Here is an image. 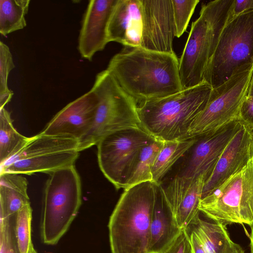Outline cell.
Instances as JSON below:
<instances>
[{
    "mask_svg": "<svg viewBox=\"0 0 253 253\" xmlns=\"http://www.w3.org/2000/svg\"><path fill=\"white\" fill-rule=\"evenodd\" d=\"M175 53L125 46L106 70L137 103L163 98L183 90Z\"/></svg>",
    "mask_w": 253,
    "mask_h": 253,
    "instance_id": "1",
    "label": "cell"
},
{
    "mask_svg": "<svg viewBox=\"0 0 253 253\" xmlns=\"http://www.w3.org/2000/svg\"><path fill=\"white\" fill-rule=\"evenodd\" d=\"M159 185L149 181L125 189L109 220L112 253H147Z\"/></svg>",
    "mask_w": 253,
    "mask_h": 253,
    "instance_id": "2",
    "label": "cell"
},
{
    "mask_svg": "<svg viewBox=\"0 0 253 253\" xmlns=\"http://www.w3.org/2000/svg\"><path fill=\"white\" fill-rule=\"evenodd\" d=\"M212 89L204 82L174 94L137 104L141 128L163 141L186 139L192 124L207 105Z\"/></svg>",
    "mask_w": 253,
    "mask_h": 253,
    "instance_id": "3",
    "label": "cell"
},
{
    "mask_svg": "<svg viewBox=\"0 0 253 253\" xmlns=\"http://www.w3.org/2000/svg\"><path fill=\"white\" fill-rule=\"evenodd\" d=\"M234 0H215L202 5L179 60L183 90L204 82L206 70L228 21Z\"/></svg>",
    "mask_w": 253,
    "mask_h": 253,
    "instance_id": "4",
    "label": "cell"
},
{
    "mask_svg": "<svg viewBox=\"0 0 253 253\" xmlns=\"http://www.w3.org/2000/svg\"><path fill=\"white\" fill-rule=\"evenodd\" d=\"M81 188L74 165L49 174L43 191L40 224L43 244L55 245L67 232L82 204Z\"/></svg>",
    "mask_w": 253,
    "mask_h": 253,
    "instance_id": "5",
    "label": "cell"
},
{
    "mask_svg": "<svg viewBox=\"0 0 253 253\" xmlns=\"http://www.w3.org/2000/svg\"><path fill=\"white\" fill-rule=\"evenodd\" d=\"M91 89L97 97L98 104L90 129L78 140L80 152L97 145L111 133L142 128L137 103L106 69L97 74Z\"/></svg>",
    "mask_w": 253,
    "mask_h": 253,
    "instance_id": "6",
    "label": "cell"
},
{
    "mask_svg": "<svg viewBox=\"0 0 253 253\" xmlns=\"http://www.w3.org/2000/svg\"><path fill=\"white\" fill-rule=\"evenodd\" d=\"M253 64V10L229 20L221 34L204 82L212 88Z\"/></svg>",
    "mask_w": 253,
    "mask_h": 253,
    "instance_id": "7",
    "label": "cell"
},
{
    "mask_svg": "<svg viewBox=\"0 0 253 253\" xmlns=\"http://www.w3.org/2000/svg\"><path fill=\"white\" fill-rule=\"evenodd\" d=\"M200 212L226 226L253 224V157L241 170L201 199Z\"/></svg>",
    "mask_w": 253,
    "mask_h": 253,
    "instance_id": "8",
    "label": "cell"
},
{
    "mask_svg": "<svg viewBox=\"0 0 253 253\" xmlns=\"http://www.w3.org/2000/svg\"><path fill=\"white\" fill-rule=\"evenodd\" d=\"M79 153L77 140L40 133L29 137L20 151L0 165V172L49 174L74 165Z\"/></svg>",
    "mask_w": 253,
    "mask_h": 253,
    "instance_id": "9",
    "label": "cell"
},
{
    "mask_svg": "<svg viewBox=\"0 0 253 253\" xmlns=\"http://www.w3.org/2000/svg\"><path fill=\"white\" fill-rule=\"evenodd\" d=\"M253 64L212 88L208 103L192 124L186 139L199 137L239 120L247 96Z\"/></svg>",
    "mask_w": 253,
    "mask_h": 253,
    "instance_id": "10",
    "label": "cell"
},
{
    "mask_svg": "<svg viewBox=\"0 0 253 253\" xmlns=\"http://www.w3.org/2000/svg\"><path fill=\"white\" fill-rule=\"evenodd\" d=\"M154 137L142 128L117 131L97 144L100 169L117 189L126 188L141 148Z\"/></svg>",
    "mask_w": 253,
    "mask_h": 253,
    "instance_id": "11",
    "label": "cell"
},
{
    "mask_svg": "<svg viewBox=\"0 0 253 253\" xmlns=\"http://www.w3.org/2000/svg\"><path fill=\"white\" fill-rule=\"evenodd\" d=\"M242 125L240 120H234L217 130L196 137L189 150V157L176 175L192 178L204 175L207 180L225 148Z\"/></svg>",
    "mask_w": 253,
    "mask_h": 253,
    "instance_id": "12",
    "label": "cell"
},
{
    "mask_svg": "<svg viewBox=\"0 0 253 253\" xmlns=\"http://www.w3.org/2000/svg\"><path fill=\"white\" fill-rule=\"evenodd\" d=\"M143 31L140 47L160 52L175 53V27L171 0H141Z\"/></svg>",
    "mask_w": 253,
    "mask_h": 253,
    "instance_id": "13",
    "label": "cell"
},
{
    "mask_svg": "<svg viewBox=\"0 0 253 253\" xmlns=\"http://www.w3.org/2000/svg\"><path fill=\"white\" fill-rule=\"evenodd\" d=\"M97 104V97L90 89L59 111L40 133L78 141L90 129Z\"/></svg>",
    "mask_w": 253,
    "mask_h": 253,
    "instance_id": "14",
    "label": "cell"
},
{
    "mask_svg": "<svg viewBox=\"0 0 253 253\" xmlns=\"http://www.w3.org/2000/svg\"><path fill=\"white\" fill-rule=\"evenodd\" d=\"M206 181L204 175L194 179L176 175L166 185L159 184L160 193L181 229H187L200 215Z\"/></svg>",
    "mask_w": 253,
    "mask_h": 253,
    "instance_id": "15",
    "label": "cell"
},
{
    "mask_svg": "<svg viewBox=\"0 0 253 253\" xmlns=\"http://www.w3.org/2000/svg\"><path fill=\"white\" fill-rule=\"evenodd\" d=\"M118 0H89L84 13L78 41L81 56L91 61L109 42L108 27Z\"/></svg>",
    "mask_w": 253,
    "mask_h": 253,
    "instance_id": "16",
    "label": "cell"
},
{
    "mask_svg": "<svg viewBox=\"0 0 253 253\" xmlns=\"http://www.w3.org/2000/svg\"><path fill=\"white\" fill-rule=\"evenodd\" d=\"M253 129L242 124L218 160L211 176L206 181L201 199L243 169L251 156Z\"/></svg>",
    "mask_w": 253,
    "mask_h": 253,
    "instance_id": "17",
    "label": "cell"
},
{
    "mask_svg": "<svg viewBox=\"0 0 253 253\" xmlns=\"http://www.w3.org/2000/svg\"><path fill=\"white\" fill-rule=\"evenodd\" d=\"M143 31L141 0H118L108 27L109 42L125 46L140 47Z\"/></svg>",
    "mask_w": 253,
    "mask_h": 253,
    "instance_id": "18",
    "label": "cell"
},
{
    "mask_svg": "<svg viewBox=\"0 0 253 253\" xmlns=\"http://www.w3.org/2000/svg\"><path fill=\"white\" fill-rule=\"evenodd\" d=\"M159 190L151 223L147 253H162L182 230Z\"/></svg>",
    "mask_w": 253,
    "mask_h": 253,
    "instance_id": "19",
    "label": "cell"
},
{
    "mask_svg": "<svg viewBox=\"0 0 253 253\" xmlns=\"http://www.w3.org/2000/svg\"><path fill=\"white\" fill-rule=\"evenodd\" d=\"M28 184L21 174L0 173V220L11 218L30 205Z\"/></svg>",
    "mask_w": 253,
    "mask_h": 253,
    "instance_id": "20",
    "label": "cell"
},
{
    "mask_svg": "<svg viewBox=\"0 0 253 253\" xmlns=\"http://www.w3.org/2000/svg\"><path fill=\"white\" fill-rule=\"evenodd\" d=\"M187 229L195 233L207 253H244L221 223L204 220L199 215Z\"/></svg>",
    "mask_w": 253,
    "mask_h": 253,
    "instance_id": "21",
    "label": "cell"
},
{
    "mask_svg": "<svg viewBox=\"0 0 253 253\" xmlns=\"http://www.w3.org/2000/svg\"><path fill=\"white\" fill-rule=\"evenodd\" d=\"M196 137L164 141L152 170V181L161 184L162 180L176 162L190 149Z\"/></svg>",
    "mask_w": 253,
    "mask_h": 253,
    "instance_id": "22",
    "label": "cell"
},
{
    "mask_svg": "<svg viewBox=\"0 0 253 253\" xmlns=\"http://www.w3.org/2000/svg\"><path fill=\"white\" fill-rule=\"evenodd\" d=\"M29 139L14 128L10 113L4 107L0 109V165L20 151Z\"/></svg>",
    "mask_w": 253,
    "mask_h": 253,
    "instance_id": "23",
    "label": "cell"
},
{
    "mask_svg": "<svg viewBox=\"0 0 253 253\" xmlns=\"http://www.w3.org/2000/svg\"><path fill=\"white\" fill-rule=\"evenodd\" d=\"M163 144L164 141L154 138L141 148L125 189L140 183L152 181V168Z\"/></svg>",
    "mask_w": 253,
    "mask_h": 253,
    "instance_id": "24",
    "label": "cell"
},
{
    "mask_svg": "<svg viewBox=\"0 0 253 253\" xmlns=\"http://www.w3.org/2000/svg\"><path fill=\"white\" fill-rule=\"evenodd\" d=\"M30 0H0V33L3 36L23 29Z\"/></svg>",
    "mask_w": 253,
    "mask_h": 253,
    "instance_id": "25",
    "label": "cell"
},
{
    "mask_svg": "<svg viewBox=\"0 0 253 253\" xmlns=\"http://www.w3.org/2000/svg\"><path fill=\"white\" fill-rule=\"evenodd\" d=\"M15 238L19 253H28L33 245L31 236L32 210L29 205L12 217Z\"/></svg>",
    "mask_w": 253,
    "mask_h": 253,
    "instance_id": "26",
    "label": "cell"
},
{
    "mask_svg": "<svg viewBox=\"0 0 253 253\" xmlns=\"http://www.w3.org/2000/svg\"><path fill=\"white\" fill-rule=\"evenodd\" d=\"M15 68L12 54L8 46L0 42V109L11 99L13 92L8 86L10 72Z\"/></svg>",
    "mask_w": 253,
    "mask_h": 253,
    "instance_id": "27",
    "label": "cell"
},
{
    "mask_svg": "<svg viewBox=\"0 0 253 253\" xmlns=\"http://www.w3.org/2000/svg\"><path fill=\"white\" fill-rule=\"evenodd\" d=\"M173 6L175 37L179 38L185 32L199 0H171Z\"/></svg>",
    "mask_w": 253,
    "mask_h": 253,
    "instance_id": "28",
    "label": "cell"
},
{
    "mask_svg": "<svg viewBox=\"0 0 253 253\" xmlns=\"http://www.w3.org/2000/svg\"><path fill=\"white\" fill-rule=\"evenodd\" d=\"M0 253H19L13 231L12 217L0 220Z\"/></svg>",
    "mask_w": 253,
    "mask_h": 253,
    "instance_id": "29",
    "label": "cell"
},
{
    "mask_svg": "<svg viewBox=\"0 0 253 253\" xmlns=\"http://www.w3.org/2000/svg\"><path fill=\"white\" fill-rule=\"evenodd\" d=\"M162 253H192L189 235L187 229H183L172 244Z\"/></svg>",
    "mask_w": 253,
    "mask_h": 253,
    "instance_id": "30",
    "label": "cell"
},
{
    "mask_svg": "<svg viewBox=\"0 0 253 253\" xmlns=\"http://www.w3.org/2000/svg\"><path fill=\"white\" fill-rule=\"evenodd\" d=\"M239 120L253 129V97H247L244 100L239 114Z\"/></svg>",
    "mask_w": 253,
    "mask_h": 253,
    "instance_id": "31",
    "label": "cell"
},
{
    "mask_svg": "<svg viewBox=\"0 0 253 253\" xmlns=\"http://www.w3.org/2000/svg\"><path fill=\"white\" fill-rule=\"evenodd\" d=\"M251 10H253V0H234L230 11L228 21Z\"/></svg>",
    "mask_w": 253,
    "mask_h": 253,
    "instance_id": "32",
    "label": "cell"
},
{
    "mask_svg": "<svg viewBox=\"0 0 253 253\" xmlns=\"http://www.w3.org/2000/svg\"><path fill=\"white\" fill-rule=\"evenodd\" d=\"M187 230L189 235L192 253H207L195 233Z\"/></svg>",
    "mask_w": 253,
    "mask_h": 253,
    "instance_id": "33",
    "label": "cell"
},
{
    "mask_svg": "<svg viewBox=\"0 0 253 253\" xmlns=\"http://www.w3.org/2000/svg\"><path fill=\"white\" fill-rule=\"evenodd\" d=\"M247 96L253 97V69Z\"/></svg>",
    "mask_w": 253,
    "mask_h": 253,
    "instance_id": "34",
    "label": "cell"
},
{
    "mask_svg": "<svg viewBox=\"0 0 253 253\" xmlns=\"http://www.w3.org/2000/svg\"><path fill=\"white\" fill-rule=\"evenodd\" d=\"M251 229L250 235V248L251 253H253V224L250 226Z\"/></svg>",
    "mask_w": 253,
    "mask_h": 253,
    "instance_id": "35",
    "label": "cell"
},
{
    "mask_svg": "<svg viewBox=\"0 0 253 253\" xmlns=\"http://www.w3.org/2000/svg\"><path fill=\"white\" fill-rule=\"evenodd\" d=\"M28 253H38L34 249L33 244L30 247Z\"/></svg>",
    "mask_w": 253,
    "mask_h": 253,
    "instance_id": "36",
    "label": "cell"
},
{
    "mask_svg": "<svg viewBox=\"0 0 253 253\" xmlns=\"http://www.w3.org/2000/svg\"><path fill=\"white\" fill-rule=\"evenodd\" d=\"M251 156L252 157H253V136H252V140L251 143Z\"/></svg>",
    "mask_w": 253,
    "mask_h": 253,
    "instance_id": "37",
    "label": "cell"
}]
</instances>
